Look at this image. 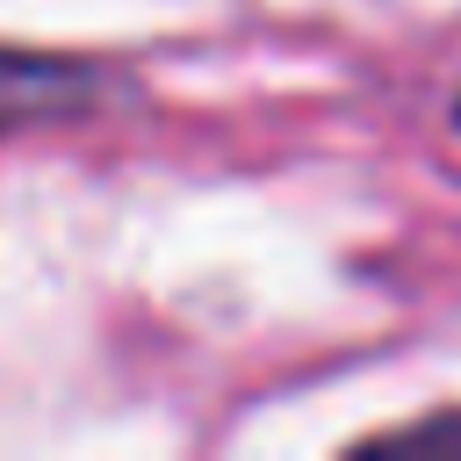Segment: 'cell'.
<instances>
[{
    "mask_svg": "<svg viewBox=\"0 0 461 461\" xmlns=\"http://www.w3.org/2000/svg\"><path fill=\"white\" fill-rule=\"evenodd\" d=\"M101 94V79L72 58H36V50H0V130L22 122H58L79 115Z\"/></svg>",
    "mask_w": 461,
    "mask_h": 461,
    "instance_id": "6da1fadb",
    "label": "cell"
},
{
    "mask_svg": "<svg viewBox=\"0 0 461 461\" xmlns=\"http://www.w3.org/2000/svg\"><path fill=\"white\" fill-rule=\"evenodd\" d=\"M461 439V418H439V425H411V432H389V447H447Z\"/></svg>",
    "mask_w": 461,
    "mask_h": 461,
    "instance_id": "7a4b0ae2",
    "label": "cell"
}]
</instances>
